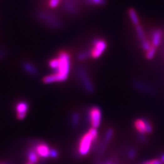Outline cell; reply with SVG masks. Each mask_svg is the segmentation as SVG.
<instances>
[{"label":"cell","instance_id":"obj_8","mask_svg":"<svg viewBox=\"0 0 164 164\" xmlns=\"http://www.w3.org/2000/svg\"><path fill=\"white\" fill-rule=\"evenodd\" d=\"M34 150L36 151V153L40 157L48 158L49 157V155H50L51 148L45 143H39L34 148Z\"/></svg>","mask_w":164,"mask_h":164},{"label":"cell","instance_id":"obj_24","mask_svg":"<svg viewBox=\"0 0 164 164\" xmlns=\"http://www.w3.org/2000/svg\"><path fill=\"white\" fill-rule=\"evenodd\" d=\"M93 6H104L106 3V0H91Z\"/></svg>","mask_w":164,"mask_h":164},{"label":"cell","instance_id":"obj_26","mask_svg":"<svg viewBox=\"0 0 164 164\" xmlns=\"http://www.w3.org/2000/svg\"><path fill=\"white\" fill-rule=\"evenodd\" d=\"M58 152L57 151L56 149H53V148H51L50 151V155H49V157L53 158V159H56L58 157Z\"/></svg>","mask_w":164,"mask_h":164},{"label":"cell","instance_id":"obj_14","mask_svg":"<svg viewBox=\"0 0 164 164\" xmlns=\"http://www.w3.org/2000/svg\"><path fill=\"white\" fill-rule=\"evenodd\" d=\"M27 157H28L29 162H31L34 164H35L39 161V155L36 153V151L33 149V148H30V149L28 151Z\"/></svg>","mask_w":164,"mask_h":164},{"label":"cell","instance_id":"obj_15","mask_svg":"<svg viewBox=\"0 0 164 164\" xmlns=\"http://www.w3.org/2000/svg\"><path fill=\"white\" fill-rule=\"evenodd\" d=\"M23 66H24V68L25 69V71L26 72H28L30 75H32V76L37 75L38 74L37 68L34 65H32V64H30L29 62H25Z\"/></svg>","mask_w":164,"mask_h":164},{"label":"cell","instance_id":"obj_10","mask_svg":"<svg viewBox=\"0 0 164 164\" xmlns=\"http://www.w3.org/2000/svg\"><path fill=\"white\" fill-rule=\"evenodd\" d=\"M64 10L71 14H77L79 11L76 0H64Z\"/></svg>","mask_w":164,"mask_h":164},{"label":"cell","instance_id":"obj_25","mask_svg":"<svg viewBox=\"0 0 164 164\" xmlns=\"http://www.w3.org/2000/svg\"><path fill=\"white\" fill-rule=\"evenodd\" d=\"M60 2V0H50V1H49V6L52 8H54L58 6Z\"/></svg>","mask_w":164,"mask_h":164},{"label":"cell","instance_id":"obj_5","mask_svg":"<svg viewBox=\"0 0 164 164\" xmlns=\"http://www.w3.org/2000/svg\"><path fill=\"white\" fill-rule=\"evenodd\" d=\"M93 47L90 51V56L94 59H97L104 53L107 48V43L101 39H94L93 40Z\"/></svg>","mask_w":164,"mask_h":164},{"label":"cell","instance_id":"obj_7","mask_svg":"<svg viewBox=\"0 0 164 164\" xmlns=\"http://www.w3.org/2000/svg\"><path fill=\"white\" fill-rule=\"evenodd\" d=\"M134 127L140 134L145 135L151 133L153 130V127L149 121L144 118H138L134 122Z\"/></svg>","mask_w":164,"mask_h":164},{"label":"cell","instance_id":"obj_11","mask_svg":"<svg viewBox=\"0 0 164 164\" xmlns=\"http://www.w3.org/2000/svg\"><path fill=\"white\" fill-rule=\"evenodd\" d=\"M163 31L161 29H156L152 33V46L158 47L161 43L163 38Z\"/></svg>","mask_w":164,"mask_h":164},{"label":"cell","instance_id":"obj_6","mask_svg":"<svg viewBox=\"0 0 164 164\" xmlns=\"http://www.w3.org/2000/svg\"><path fill=\"white\" fill-rule=\"evenodd\" d=\"M88 118L92 127L98 128L102 120V112L97 106L91 107L88 110Z\"/></svg>","mask_w":164,"mask_h":164},{"label":"cell","instance_id":"obj_9","mask_svg":"<svg viewBox=\"0 0 164 164\" xmlns=\"http://www.w3.org/2000/svg\"><path fill=\"white\" fill-rule=\"evenodd\" d=\"M29 109V105L28 103L25 101L19 102L16 105L17 116L19 120L24 119L27 115Z\"/></svg>","mask_w":164,"mask_h":164},{"label":"cell","instance_id":"obj_16","mask_svg":"<svg viewBox=\"0 0 164 164\" xmlns=\"http://www.w3.org/2000/svg\"><path fill=\"white\" fill-rule=\"evenodd\" d=\"M135 32L137 33V35H138V37L140 43H141V42H142V41L147 39L146 37V35H145L144 30L142 28V26L140 24L135 26Z\"/></svg>","mask_w":164,"mask_h":164},{"label":"cell","instance_id":"obj_28","mask_svg":"<svg viewBox=\"0 0 164 164\" xmlns=\"http://www.w3.org/2000/svg\"><path fill=\"white\" fill-rule=\"evenodd\" d=\"M4 55H5V53L3 52V51H1V52H0V58H2V56H4Z\"/></svg>","mask_w":164,"mask_h":164},{"label":"cell","instance_id":"obj_22","mask_svg":"<svg viewBox=\"0 0 164 164\" xmlns=\"http://www.w3.org/2000/svg\"><path fill=\"white\" fill-rule=\"evenodd\" d=\"M127 153L128 157L129 159H133V158H135L136 157L137 152H136V151L135 149H133V148H130V149H129L127 151Z\"/></svg>","mask_w":164,"mask_h":164},{"label":"cell","instance_id":"obj_13","mask_svg":"<svg viewBox=\"0 0 164 164\" xmlns=\"http://www.w3.org/2000/svg\"><path fill=\"white\" fill-rule=\"evenodd\" d=\"M128 14L129 19H130V20L133 25L136 26L140 24V19L138 14L134 8H129L128 10Z\"/></svg>","mask_w":164,"mask_h":164},{"label":"cell","instance_id":"obj_29","mask_svg":"<svg viewBox=\"0 0 164 164\" xmlns=\"http://www.w3.org/2000/svg\"><path fill=\"white\" fill-rule=\"evenodd\" d=\"M105 164H114V163L112 161H109L108 162H106Z\"/></svg>","mask_w":164,"mask_h":164},{"label":"cell","instance_id":"obj_3","mask_svg":"<svg viewBox=\"0 0 164 164\" xmlns=\"http://www.w3.org/2000/svg\"><path fill=\"white\" fill-rule=\"evenodd\" d=\"M77 75L79 79L80 82L83 88L86 92L93 94L94 93V87L93 83L91 81L89 75L87 74L86 70L82 66H79L77 68Z\"/></svg>","mask_w":164,"mask_h":164},{"label":"cell","instance_id":"obj_18","mask_svg":"<svg viewBox=\"0 0 164 164\" xmlns=\"http://www.w3.org/2000/svg\"><path fill=\"white\" fill-rule=\"evenodd\" d=\"M79 122V114L77 112H74L71 115V124L74 128L77 127Z\"/></svg>","mask_w":164,"mask_h":164},{"label":"cell","instance_id":"obj_2","mask_svg":"<svg viewBox=\"0 0 164 164\" xmlns=\"http://www.w3.org/2000/svg\"><path fill=\"white\" fill-rule=\"evenodd\" d=\"M94 141H95V139L89 131L85 133L79 141L78 146L79 154L81 156H86L88 154Z\"/></svg>","mask_w":164,"mask_h":164},{"label":"cell","instance_id":"obj_19","mask_svg":"<svg viewBox=\"0 0 164 164\" xmlns=\"http://www.w3.org/2000/svg\"><path fill=\"white\" fill-rule=\"evenodd\" d=\"M156 49H157V48H155V47L152 46L149 50L146 51V59L151 60L154 58V56L155 55V53H156Z\"/></svg>","mask_w":164,"mask_h":164},{"label":"cell","instance_id":"obj_17","mask_svg":"<svg viewBox=\"0 0 164 164\" xmlns=\"http://www.w3.org/2000/svg\"><path fill=\"white\" fill-rule=\"evenodd\" d=\"M134 87H136L137 89L142 90V92L148 93H153V90L151 87H148L147 86H145L144 83L141 82H135L134 83Z\"/></svg>","mask_w":164,"mask_h":164},{"label":"cell","instance_id":"obj_23","mask_svg":"<svg viewBox=\"0 0 164 164\" xmlns=\"http://www.w3.org/2000/svg\"><path fill=\"white\" fill-rule=\"evenodd\" d=\"M141 164H163L161 161H160V159H154L151 160H148V161H146Z\"/></svg>","mask_w":164,"mask_h":164},{"label":"cell","instance_id":"obj_30","mask_svg":"<svg viewBox=\"0 0 164 164\" xmlns=\"http://www.w3.org/2000/svg\"><path fill=\"white\" fill-rule=\"evenodd\" d=\"M26 164H34V163H31V162H28V163H27Z\"/></svg>","mask_w":164,"mask_h":164},{"label":"cell","instance_id":"obj_21","mask_svg":"<svg viewBox=\"0 0 164 164\" xmlns=\"http://www.w3.org/2000/svg\"><path fill=\"white\" fill-rule=\"evenodd\" d=\"M89 56H90V51H82L81 53H79L77 56V59L80 61L84 60L88 58Z\"/></svg>","mask_w":164,"mask_h":164},{"label":"cell","instance_id":"obj_4","mask_svg":"<svg viewBox=\"0 0 164 164\" xmlns=\"http://www.w3.org/2000/svg\"><path fill=\"white\" fill-rule=\"evenodd\" d=\"M38 17L42 21H44L51 28H62V23L54 14L46 13L40 12L38 14Z\"/></svg>","mask_w":164,"mask_h":164},{"label":"cell","instance_id":"obj_20","mask_svg":"<svg viewBox=\"0 0 164 164\" xmlns=\"http://www.w3.org/2000/svg\"><path fill=\"white\" fill-rule=\"evenodd\" d=\"M49 65L50 66L53 71H56L57 68L58 67L59 65V60L58 58H54V59H52L50 61H49Z\"/></svg>","mask_w":164,"mask_h":164},{"label":"cell","instance_id":"obj_12","mask_svg":"<svg viewBox=\"0 0 164 164\" xmlns=\"http://www.w3.org/2000/svg\"><path fill=\"white\" fill-rule=\"evenodd\" d=\"M114 131L112 129H109L107 131L104 140H103V141L100 148H99V151H98L99 155H101L103 152L105 148H106V146L108 145V144L110 142V141H111L112 137L114 135Z\"/></svg>","mask_w":164,"mask_h":164},{"label":"cell","instance_id":"obj_27","mask_svg":"<svg viewBox=\"0 0 164 164\" xmlns=\"http://www.w3.org/2000/svg\"><path fill=\"white\" fill-rule=\"evenodd\" d=\"M160 161H161V163L163 164H164V153H163L161 155V157H160Z\"/></svg>","mask_w":164,"mask_h":164},{"label":"cell","instance_id":"obj_1","mask_svg":"<svg viewBox=\"0 0 164 164\" xmlns=\"http://www.w3.org/2000/svg\"><path fill=\"white\" fill-rule=\"evenodd\" d=\"M59 65L53 74L45 77L43 81L46 84L54 82H64L68 79L70 73L71 60L70 55L66 51H61L58 55Z\"/></svg>","mask_w":164,"mask_h":164}]
</instances>
